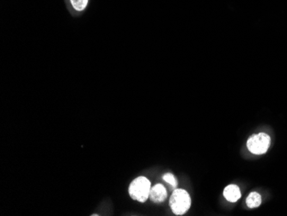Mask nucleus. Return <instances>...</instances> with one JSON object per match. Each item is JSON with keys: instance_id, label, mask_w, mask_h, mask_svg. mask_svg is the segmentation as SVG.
<instances>
[{"instance_id": "obj_7", "label": "nucleus", "mask_w": 287, "mask_h": 216, "mask_svg": "<svg viewBox=\"0 0 287 216\" xmlns=\"http://www.w3.org/2000/svg\"><path fill=\"white\" fill-rule=\"evenodd\" d=\"M73 7L77 11H84L87 7L89 0H70Z\"/></svg>"}, {"instance_id": "obj_3", "label": "nucleus", "mask_w": 287, "mask_h": 216, "mask_svg": "<svg viewBox=\"0 0 287 216\" xmlns=\"http://www.w3.org/2000/svg\"><path fill=\"white\" fill-rule=\"evenodd\" d=\"M271 139L265 133L251 136L248 139L247 147L252 154L260 155L267 153L270 146Z\"/></svg>"}, {"instance_id": "obj_5", "label": "nucleus", "mask_w": 287, "mask_h": 216, "mask_svg": "<svg viewBox=\"0 0 287 216\" xmlns=\"http://www.w3.org/2000/svg\"><path fill=\"white\" fill-rule=\"evenodd\" d=\"M224 196L230 202H236L241 198L240 189L235 184L228 185L224 191Z\"/></svg>"}, {"instance_id": "obj_8", "label": "nucleus", "mask_w": 287, "mask_h": 216, "mask_svg": "<svg viewBox=\"0 0 287 216\" xmlns=\"http://www.w3.org/2000/svg\"><path fill=\"white\" fill-rule=\"evenodd\" d=\"M163 178H164V181H165L166 183L171 184V186L176 187V185H177L175 177H174V175L171 174V173H167V174H165V175L163 177Z\"/></svg>"}, {"instance_id": "obj_2", "label": "nucleus", "mask_w": 287, "mask_h": 216, "mask_svg": "<svg viewBox=\"0 0 287 216\" xmlns=\"http://www.w3.org/2000/svg\"><path fill=\"white\" fill-rule=\"evenodd\" d=\"M152 186L151 182L146 177H138L132 182L129 186V194L135 201L145 202L150 197Z\"/></svg>"}, {"instance_id": "obj_6", "label": "nucleus", "mask_w": 287, "mask_h": 216, "mask_svg": "<svg viewBox=\"0 0 287 216\" xmlns=\"http://www.w3.org/2000/svg\"><path fill=\"white\" fill-rule=\"evenodd\" d=\"M246 203H247L248 207L250 208V209L257 208L262 203V196H261V195L258 194L257 192H252L248 196L247 200H246Z\"/></svg>"}, {"instance_id": "obj_1", "label": "nucleus", "mask_w": 287, "mask_h": 216, "mask_svg": "<svg viewBox=\"0 0 287 216\" xmlns=\"http://www.w3.org/2000/svg\"><path fill=\"white\" fill-rule=\"evenodd\" d=\"M171 210L176 216H182L188 212L191 206V198L189 194L182 189H177L171 195L170 199Z\"/></svg>"}, {"instance_id": "obj_4", "label": "nucleus", "mask_w": 287, "mask_h": 216, "mask_svg": "<svg viewBox=\"0 0 287 216\" xmlns=\"http://www.w3.org/2000/svg\"><path fill=\"white\" fill-rule=\"evenodd\" d=\"M150 198L152 201L156 203H161L165 201V199L167 198V191L164 185H162L160 183L156 184L151 189Z\"/></svg>"}]
</instances>
